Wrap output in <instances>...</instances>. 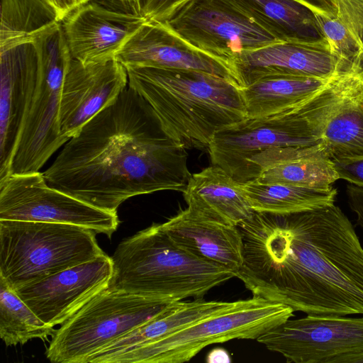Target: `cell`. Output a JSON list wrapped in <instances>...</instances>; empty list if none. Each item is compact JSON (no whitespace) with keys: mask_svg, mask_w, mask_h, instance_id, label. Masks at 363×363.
<instances>
[{"mask_svg":"<svg viewBox=\"0 0 363 363\" xmlns=\"http://www.w3.org/2000/svg\"><path fill=\"white\" fill-rule=\"evenodd\" d=\"M238 227L236 277L254 296L306 315H363V247L340 208L255 211Z\"/></svg>","mask_w":363,"mask_h":363,"instance_id":"1","label":"cell"},{"mask_svg":"<svg viewBox=\"0 0 363 363\" xmlns=\"http://www.w3.org/2000/svg\"><path fill=\"white\" fill-rule=\"evenodd\" d=\"M43 174L50 186L112 212L135 196L183 192L191 176L186 148L164 134L129 85L69 139Z\"/></svg>","mask_w":363,"mask_h":363,"instance_id":"2","label":"cell"},{"mask_svg":"<svg viewBox=\"0 0 363 363\" xmlns=\"http://www.w3.org/2000/svg\"><path fill=\"white\" fill-rule=\"evenodd\" d=\"M125 69L129 86L149 104L164 134L186 149H208L218 131L247 118L233 79L196 69Z\"/></svg>","mask_w":363,"mask_h":363,"instance_id":"3","label":"cell"},{"mask_svg":"<svg viewBox=\"0 0 363 363\" xmlns=\"http://www.w3.org/2000/svg\"><path fill=\"white\" fill-rule=\"evenodd\" d=\"M360 71H343L324 90L298 106L265 118H246L213 136L208 152L213 165L241 184L248 182L250 160L277 147L323 143L327 123L360 78Z\"/></svg>","mask_w":363,"mask_h":363,"instance_id":"4","label":"cell"},{"mask_svg":"<svg viewBox=\"0 0 363 363\" xmlns=\"http://www.w3.org/2000/svg\"><path fill=\"white\" fill-rule=\"evenodd\" d=\"M108 289L167 301L202 298L236 274L177 245L161 224L123 240L113 256Z\"/></svg>","mask_w":363,"mask_h":363,"instance_id":"5","label":"cell"},{"mask_svg":"<svg viewBox=\"0 0 363 363\" xmlns=\"http://www.w3.org/2000/svg\"><path fill=\"white\" fill-rule=\"evenodd\" d=\"M103 254L87 228L0 220V277L14 291Z\"/></svg>","mask_w":363,"mask_h":363,"instance_id":"6","label":"cell"},{"mask_svg":"<svg viewBox=\"0 0 363 363\" xmlns=\"http://www.w3.org/2000/svg\"><path fill=\"white\" fill-rule=\"evenodd\" d=\"M38 74L11 164V174L39 172L69 139L60 130L64 78L72 59L61 22L33 40Z\"/></svg>","mask_w":363,"mask_h":363,"instance_id":"7","label":"cell"},{"mask_svg":"<svg viewBox=\"0 0 363 363\" xmlns=\"http://www.w3.org/2000/svg\"><path fill=\"white\" fill-rule=\"evenodd\" d=\"M288 306L252 296L195 321L160 339L119 355L112 363H182L208 345L257 339L294 316Z\"/></svg>","mask_w":363,"mask_h":363,"instance_id":"8","label":"cell"},{"mask_svg":"<svg viewBox=\"0 0 363 363\" xmlns=\"http://www.w3.org/2000/svg\"><path fill=\"white\" fill-rule=\"evenodd\" d=\"M172 303L107 288L56 330L46 357L52 362L86 363L91 354L155 318Z\"/></svg>","mask_w":363,"mask_h":363,"instance_id":"9","label":"cell"},{"mask_svg":"<svg viewBox=\"0 0 363 363\" xmlns=\"http://www.w3.org/2000/svg\"><path fill=\"white\" fill-rule=\"evenodd\" d=\"M166 23L194 48L235 66L243 52L284 42L228 0H191Z\"/></svg>","mask_w":363,"mask_h":363,"instance_id":"10","label":"cell"},{"mask_svg":"<svg viewBox=\"0 0 363 363\" xmlns=\"http://www.w3.org/2000/svg\"><path fill=\"white\" fill-rule=\"evenodd\" d=\"M0 220L70 224L108 238L119 224L117 212L94 207L50 186L40 172L11 174L0 182Z\"/></svg>","mask_w":363,"mask_h":363,"instance_id":"11","label":"cell"},{"mask_svg":"<svg viewBox=\"0 0 363 363\" xmlns=\"http://www.w3.org/2000/svg\"><path fill=\"white\" fill-rule=\"evenodd\" d=\"M257 340L295 363H338L363 352V317L306 315L288 319Z\"/></svg>","mask_w":363,"mask_h":363,"instance_id":"12","label":"cell"},{"mask_svg":"<svg viewBox=\"0 0 363 363\" xmlns=\"http://www.w3.org/2000/svg\"><path fill=\"white\" fill-rule=\"evenodd\" d=\"M112 274L111 257L104 253L15 291L41 320L54 327L107 289Z\"/></svg>","mask_w":363,"mask_h":363,"instance_id":"13","label":"cell"},{"mask_svg":"<svg viewBox=\"0 0 363 363\" xmlns=\"http://www.w3.org/2000/svg\"><path fill=\"white\" fill-rule=\"evenodd\" d=\"M125 67L116 60L83 64L72 59L62 89L60 125L69 139L128 86Z\"/></svg>","mask_w":363,"mask_h":363,"instance_id":"14","label":"cell"},{"mask_svg":"<svg viewBox=\"0 0 363 363\" xmlns=\"http://www.w3.org/2000/svg\"><path fill=\"white\" fill-rule=\"evenodd\" d=\"M115 60L125 67L205 71L233 79L240 86L234 65L194 48L177 35L166 22L145 20L124 43Z\"/></svg>","mask_w":363,"mask_h":363,"instance_id":"15","label":"cell"},{"mask_svg":"<svg viewBox=\"0 0 363 363\" xmlns=\"http://www.w3.org/2000/svg\"><path fill=\"white\" fill-rule=\"evenodd\" d=\"M38 74V55L33 42L0 52V182L11 175Z\"/></svg>","mask_w":363,"mask_h":363,"instance_id":"16","label":"cell"},{"mask_svg":"<svg viewBox=\"0 0 363 363\" xmlns=\"http://www.w3.org/2000/svg\"><path fill=\"white\" fill-rule=\"evenodd\" d=\"M354 62L340 60L328 41H284L243 52L236 58L235 65L242 87L274 75L331 79Z\"/></svg>","mask_w":363,"mask_h":363,"instance_id":"17","label":"cell"},{"mask_svg":"<svg viewBox=\"0 0 363 363\" xmlns=\"http://www.w3.org/2000/svg\"><path fill=\"white\" fill-rule=\"evenodd\" d=\"M145 20L90 1L72 11L61 23L72 57L86 65L115 60Z\"/></svg>","mask_w":363,"mask_h":363,"instance_id":"18","label":"cell"},{"mask_svg":"<svg viewBox=\"0 0 363 363\" xmlns=\"http://www.w3.org/2000/svg\"><path fill=\"white\" fill-rule=\"evenodd\" d=\"M161 226L177 245L196 257L235 274L242 264L243 241L238 226L213 220L189 206Z\"/></svg>","mask_w":363,"mask_h":363,"instance_id":"19","label":"cell"},{"mask_svg":"<svg viewBox=\"0 0 363 363\" xmlns=\"http://www.w3.org/2000/svg\"><path fill=\"white\" fill-rule=\"evenodd\" d=\"M339 179L323 143L264 151L250 160L249 181L305 187H328Z\"/></svg>","mask_w":363,"mask_h":363,"instance_id":"20","label":"cell"},{"mask_svg":"<svg viewBox=\"0 0 363 363\" xmlns=\"http://www.w3.org/2000/svg\"><path fill=\"white\" fill-rule=\"evenodd\" d=\"M182 193L187 206L230 225L238 226L255 213L242 184L217 165L191 174Z\"/></svg>","mask_w":363,"mask_h":363,"instance_id":"21","label":"cell"},{"mask_svg":"<svg viewBox=\"0 0 363 363\" xmlns=\"http://www.w3.org/2000/svg\"><path fill=\"white\" fill-rule=\"evenodd\" d=\"M233 302L206 301L172 302L162 313L91 354L86 363H112L121 354L150 343L195 321L216 313Z\"/></svg>","mask_w":363,"mask_h":363,"instance_id":"22","label":"cell"},{"mask_svg":"<svg viewBox=\"0 0 363 363\" xmlns=\"http://www.w3.org/2000/svg\"><path fill=\"white\" fill-rule=\"evenodd\" d=\"M342 72L331 79L289 75L260 78L241 87L247 117H269L295 108L330 86Z\"/></svg>","mask_w":363,"mask_h":363,"instance_id":"23","label":"cell"},{"mask_svg":"<svg viewBox=\"0 0 363 363\" xmlns=\"http://www.w3.org/2000/svg\"><path fill=\"white\" fill-rule=\"evenodd\" d=\"M282 41H327L316 14L296 0H228Z\"/></svg>","mask_w":363,"mask_h":363,"instance_id":"24","label":"cell"},{"mask_svg":"<svg viewBox=\"0 0 363 363\" xmlns=\"http://www.w3.org/2000/svg\"><path fill=\"white\" fill-rule=\"evenodd\" d=\"M255 212L290 214L335 204L337 194L333 186L305 187L251 181L242 184Z\"/></svg>","mask_w":363,"mask_h":363,"instance_id":"25","label":"cell"},{"mask_svg":"<svg viewBox=\"0 0 363 363\" xmlns=\"http://www.w3.org/2000/svg\"><path fill=\"white\" fill-rule=\"evenodd\" d=\"M58 22L46 0H1L0 52L33 42Z\"/></svg>","mask_w":363,"mask_h":363,"instance_id":"26","label":"cell"},{"mask_svg":"<svg viewBox=\"0 0 363 363\" xmlns=\"http://www.w3.org/2000/svg\"><path fill=\"white\" fill-rule=\"evenodd\" d=\"M323 143L332 158L363 155V71L356 86L328 121Z\"/></svg>","mask_w":363,"mask_h":363,"instance_id":"27","label":"cell"},{"mask_svg":"<svg viewBox=\"0 0 363 363\" xmlns=\"http://www.w3.org/2000/svg\"><path fill=\"white\" fill-rule=\"evenodd\" d=\"M56 330L45 323L0 277V337L6 346L52 336Z\"/></svg>","mask_w":363,"mask_h":363,"instance_id":"28","label":"cell"},{"mask_svg":"<svg viewBox=\"0 0 363 363\" xmlns=\"http://www.w3.org/2000/svg\"><path fill=\"white\" fill-rule=\"evenodd\" d=\"M318 22L331 51L340 60L352 62L362 57V50L335 16L316 14Z\"/></svg>","mask_w":363,"mask_h":363,"instance_id":"29","label":"cell"},{"mask_svg":"<svg viewBox=\"0 0 363 363\" xmlns=\"http://www.w3.org/2000/svg\"><path fill=\"white\" fill-rule=\"evenodd\" d=\"M335 16L363 50V0H332Z\"/></svg>","mask_w":363,"mask_h":363,"instance_id":"30","label":"cell"},{"mask_svg":"<svg viewBox=\"0 0 363 363\" xmlns=\"http://www.w3.org/2000/svg\"><path fill=\"white\" fill-rule=\"evenodd\" d=\"M191 0H144L143 16L147 21L167 22Z\"/></svg>","mask_w":363,"mask_h":363,"instance_id":"31","label":"cell"},{"mask_svg":"<svg viewBox=\"0 0 363 363\" xmlns=\"http://www.w3.org/2000/svg\"><path fill=\"white\" fill-rule=\"evenodd\" d=\"M339 179L363 186V155L333 158Z\"/></svg>","mask_w":363,"mask_h":363,"instance_id":"32","label":"cell"},{"mask_svg":"<svg viewBox=\"0 0 363 363\" xmlns=\"http://www.w3.org/2000/svg\"><path fill=\"white\" fill-rule=\"evenodd\" d=\"M347 201L356 216V221L363 230V186L349 183L346 187Z\"/></svg>","mask_w":363,"mask_h":363,"instance_id":"33","label":"cell"},{"mask_svg":"<svg viewBox=\"0 0 363 363\" xmlns=\"http://www.w3.org/2000/svg\"><path fill=\"white\" fill-rule=\"evenodd\" d=\"M109 9L143 16L144 0H91Z\"/></svg>","mask_w":363,"mask_h":363,"instance_id":"34","label":"cell"},{"mask_svg":"<svg viewBox=\"0 0 363 363\" xmlns=\"http://www.w3.org/2000/svg\"><path fill=\"white\" fill-rule=\"evenodd\" d=\"M55 10L58 21L62 22L72 11L91 0H46Z\"/></svg>","mask_w":363,"mask_h":363,"instance_id":"35","label":"cell"},{"mask_svg":"<svg viewBox=\"0 0 363 363\" xmlns=\"http://www.w3.org/2000/svg\"><path fill=\"white\" fill-rule=\"evenodd\" d=\"M312 10L315 14L333 17L335 15L332 0H296Z\"/></svg>","mask_w":363,"mask_h":363,"instance_id":"36","label":"cell"},{"mask_svg":"<svg viewBox=\"0 0 363 363\" xmlns=\"http://www.w3.org/2000/svg\"><path fill=\"white\" fill-rule=\"evenodd\" d=\"M206 361L208 362H229L230 357L225 350L216 348L208 354Z\"/></svg>","mask_w":363,"mask_h":363,"instance_id":"37","label":"cell"},{"mask_svg":"<svg viewBox=\"0 0 363 363\" xmlns=\"http://www.w3.org/2000/svg\"><path fill=\"white\" fill-rule=\"evenodd\" d=\"M338 363H363V352L344 357Z\"/></svg>","mask_w":363,"mask_h":363,"instance_id":"38","label":"cell"},{"mask_svg":"<svg viewBox=\"0 0 363 363\" xmlns=\"http://www.w3.org/2000/svg\"><path fill=\"white\" fill-rule=\"evenodd\" d=\"M362 56H363V50H362Z\"/></svg>","mask_w":363,"mask_h":363,"instance_id":"39","label":"cell"}]
</instances>
